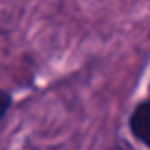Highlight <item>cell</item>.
<instances>
[{
  "label": "cell",
  "mask_w": 150,
  "mask_h": 150,
  "mask_svg": "<svg viewBox=\"0 0 150 150\" xmlns=\"http://www.w3.org/2000/svg\"><path fill=\"white\" fill-rule=\"evenodd\" d=\"M129 127L131 133L150 148V101H144L133 110L131 118H129Z\"/></svg>",
  "instance_id": "1"
},
{
  "label": "cell",
  "mask_w": 150,
  "mask_h": 150,
  "mask_svg": "<svg viewBox=\"0 0 150 150\" xmlns=\"http://www.w3.org/2000/svg\"><path fill=\"white\" fill-rule=\"evenodd\" d=\"M11 106V97L8 91H4V89H0V122H2V118L6 116V112L10 110Z\"/></svg>",
  "instance_id": "2"
}]
</instances>
